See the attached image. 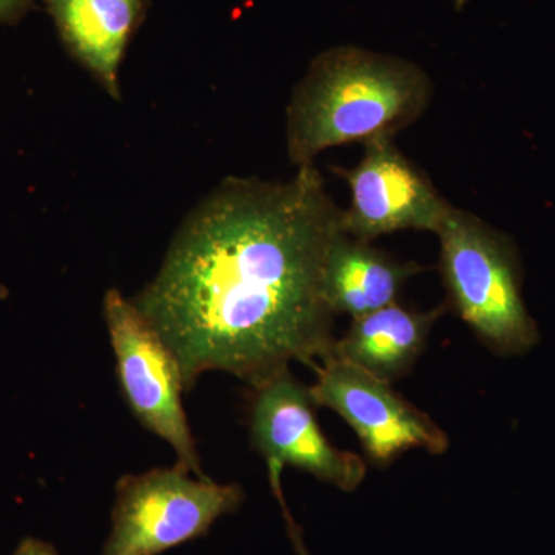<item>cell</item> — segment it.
<instances>
[{
    "label": "cell",
    "mask_w": 555,
    "mask_h": 555,
    "mask_svg": "<svg viewBox=\"0 0 555 555\" xmlns=\"http://www.w3.org/2000/svg\"><path fill=\"white\" fill-rule=\"evenodd\" d=\"M341 221L315 164L286 182L224 179L185 218L158 275L131 298L177 357L185 390L206 372L254 387L331 356L323 276Z\"/></svg>",
    "instance_id": "1"
},
{
    "label": "cell",
    "mask_w": 555,
    "mask_h": 555,
    "mask_svg": "<svg viewBox=\"0 0 555 555\" xmlns=\"http://www.w3.org/2000/svg\"><path fill=\"white\" fill-rule=\"evenodd\" d=\"M434 86L414 62L361 47L318 54L287 107L286 144L297 169L324 150L396 138L433 101Z\"/></svg>",
    "instance_id": "2"
},
{
    "label": "cell",
    "mask_w": 555,
    "mask_h": 555,
    "mask_svg": "<svg viewBox=\"0 0 555 555\" xmlns=\"http://www.w3.org/2000/svg\"><path fill=\"white\" fill-rule=\"evenodd\" d=\"M448 301L486 347L502 357L529 352L540 341L526 309L516 244L463 208L452 207L436 233Z\"/></svg>",
    "instance_id": "3"
},
{
    "label": "cell",
    "mask_w": 555,
    "mask_h": 555,
    "mask_svg": "<svg viewBox=\"0 0 555 555\" xmlns=\"http://www.w3.org/2000/svg\"><path fill=\"white\" fill-rule=\"evenodd\" d=\"M190 474L175 465L120 478L102 555H159L207 535L218 518L238 511L240 485Z\"/></svg>",
    "instance_id": "4"
},
{
    "label": "cell",
    "mask_w": 555,
    "mask_h": 555,
    "mask_svg": "<svg viewBox=\"0 0 555 555\" xmlns=\"http://www.w3.org/2000/svg\"><path fill=\"white\" fill-rule=\"evenodd\" d=\"M104 320L120 392L131 414L173 448L178 466L193 476L207 477L182 404L185 387L177 357L131 298L116 288L105 294Z\"/></svg>",
    "instance_id": "5"
},
{
    "label": "cell",
    "mask_w": 555,
    "mask_h": 555,
    "mask_svg": "<svg viewBox=\"0 0 555 555\" xmlns=\"http://www.w3.org/2000/svg\"><path fill=\"white\" fill-rule=\"evenodd\" d=\"M313 369L317 379L309 390L317 406L337 412L352 427L372 465L389 466L414 449L433 455L448 451V434L392 385L332 353Z\"/></svg>",
    "instance_id": "6"
},
{
    "label": "cell",
    "mask_w": 555,
    "mask_h": 555,
    "mask_svg": "<svg viewBox=\"0 0 555 555\" xmlns=\"http://www.w3.org/2000/svg\"><path fill=\"white\" fill-rule=\"evenodd\" d=\"M251 389V444L264 456L270 474L292 466L343 492L360 488L366 478V460L327 440L318 425V406L309 387L298 382L291 369Z\"/></svg>",
    "instance_id": "7"
},
{
    "label": "cell",
    "mask_w": 555,
    "mask_h": 555,
    "mask_svg": "<svg viewBox=\"0 0 555 555\" xmlns=\"http://www.w3.org/2000/svg\"><path fill=\"white\" fill-rule=\"evenodd\" d=\"M363 145V158L353 169H335L350 189L341 221L347 235L372 243L403 230L437 233L454 206L400 152L393 138L372 139Z\"/></svg>",
    "instance_id": "8"
},
{
    "label": "cell",
    "mask_w": 555,
    "mask_h": 555,
    "mask_svg": "<svg viewBox=\"0 0 555 555\" xmlns=\"http://www.w3.org/2000/svg\"><path fill=\"white\" fill-rule=\"evenodd\" d=\"M65 49L120 100L119 68L149 0H46Z\"/></svg>",
    "instance_id": "9"
},
{
    "label": "cell",
    "mask_w": 555,
    "mask_h": 555,
    "mask_svg": "<svg viewBox=\"0 0 555 555\" xmlns=\"http://www.w3.org/2000/svg\"><path fill=\"white\" fill-rule=\"evenodd\" d=\"M444 310L441 306L422 312L393 302L352 320L346 334L335 339L332 356L393 385L406 377L425 352L434 324Z\"/></svg>",
    "instance_id": "10"
},
{
    "label": "cell",
    "mask_w": 555,
    "mask_h": 555,
    "mask_svg": "<svg viewBox=\"0 0 555 555\" xmlns=\"http://www.w3.org/2000/svg\"><path fill=\"white\" fill-rule=\"evenodd\" d=\"M422 270V266L398 261L382 248L352 238L343 230L328 248L324 297L335 315L357 320L398 302L408 281Z\"/></svg>",
    "instance_id": "11"
},
{
    "label": "cell",
    "mask_w": 555,
    "mask_h": 555,
    "mask_svg": "<svg viewBox=\"0 0 555 555\" xmlns=\"http://www.w3.org/2000/svg\"><path fill=\"white\" fill-rule=\"evenodd\" d=\"M35 0H0V25H14L27 16Z\"/></svg>",
    "instance_id": "12"
},
{
    "label": "cell",
    "mask_w": 555,
    "mask_h": 555,
    "mask_svg": "<svg viewBox=\"0 0 555 555\" xmlns=\"http://www.w3.org/2000/svg\"><path fill=\"white\" fill-rule=\"evenodd\" d=\"M13 555H60L54 546L43 540L27 537L22 540L20 546L16 547Z\"/></svg>",
    "instance_id": "13"
},
{
    "label": "cell",
    "mask_w": 555,
    "mask_h": 555,
    "mask_svg": "<svg viewBox=\"0 0 555 555\" xmlns=\"http://www.w3.org/2000/svg\"><path fill=\"white\" fill-rule=\"evenodd\" d=\"M299 555H309L308 551H306V547H302V550L298 551Z\"/></svg>",
    "instance_id": "14"
}]
</instances>
